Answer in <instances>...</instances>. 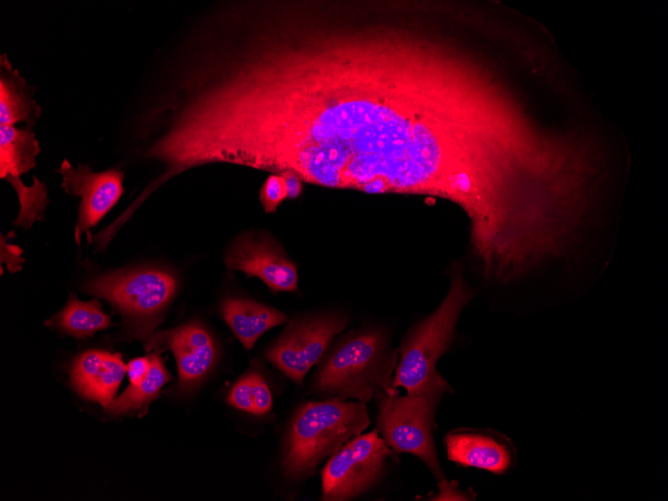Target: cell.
I'll return each mask as SVG.
<instances>
[{
    "label": "cell",
    "mask_w": 668,
    "mask_h": 501,
    "mask_svg": "<svg viewBox=\"0 0 668 501\" xmlns=\"http://www.w3.org/2000/svg\"><path fill=\"white\" fill-rule=\"evenodd\" d=\"M473 297L463 270L455 264L447 295L433 313L417 323L403 338L395 368L393 387L408 395L441 398L451 386L436 370V363L451 346L459 316Z\"/></svg>",
    "instance_id": "6da1fadb"
},
{
    "label": "cell",
    "mask_w": 668,
    "mask_h": 501,
    "mask_svg": "<svg viewBox=\"0 0 668 501\" xmlns=\"http://www.w3.org/2000/svg\"><path fill=\"white\" fill-rule=\"evenodd\" d=\"M364 402L341 398L308 402L295 414L288 430L282 468L286 478L311 476L316 466L369 425Z\"/></svg>",
    "instance_id": "7a4b0ae2"
},
{
    "label": "cell",
    "mask_w": 668,
    "mask_h": 501,
    "mask_svg": "<svg viewBox=\"0 0 668 501\" xmlns=\"http://www.w3.org/2000/svg\"><path fill=\"white\" fill-rule=\"evenodd\" d=\"M398 355L381 330L359 332L341 342L321 364L313 388L336 398L368 402L381 392L398 393L391 377ZM333 397V398H334Z\"/></svg>",
    "instance_id": "3957f363"
},
{
    "label": "cell",
    "mask_w": 668,
    "mask_h": 501,
    "mask_svg": "<svg viewBox=\"0 0 668 501\" xmlns=\"http://www.w3.org/2000/svg\"><path fill=\"white\" fill-rule=\"evenodd\" d=\"M176 289L172 274L154 268L103 274L83 288L110 302L121 313L129 335L136 339H146L153 333Z\"/></svg>",
    "instance_id": "277c9868"
},
{
    "label": "cell",
    "mask_w": 668,
    "mask_h": 501,
    "mask_svg": "<svg viewBox=\"0 0 668 501\" xmlns=\"http://www.w3.org/2000/svg\"><path fill=\"white\" fill-rule=\"evenodd\" d=\"M378 427L396 452L420 458L438 480L444 478L433 440L434 414L440 398L426 395L378 394Z\"/></svg>",
    "instance_id": "5b68a950"
},
{
    "label": "cell",
    "mask_w": 668,
    "mask_h": 501,
    "mask_svg": "<svg viewBox=\"0 0 668 501\" xmlns=\"http://www.w3.org/2000/svg\"><path fill=\"white\" fill-rule=\"evenodd\" d=\"M392 451L378 430L346 442L322 471V500H349L368 490L381 478Z\"/></svg>",
    "instance_id": "8992f818"
},
{
    "label": "cell",
    "mask_w": 668,
    "mask_h": 501,
    "mask_svg": "<svg viewBox=\"0 0 668 501\" xmlns=\"http://www.w3.org/2000/svg\"><path fill=\"white\" fill-rule=\"evenodd\" d=\"M346 325V317L335 312L298 317L288 323L265 356L292 381L301 383Z\"/></svg>",
    "instance_id": "52a82bcc"
},
{
    "label": "cell",
    "mask_w": 668,
    "mask_h": 501,
    "mask_svg": "<svg viewBox=\"0 0 668 501\" xmlns=\"http://www.w3.org/2000/svg\"><path fill=\"white\" fill-rule=\"evenodd\" d=\"M39 153V141L32 127L0 125V177L17 193L20 209L14 225L24 229L44 218L49 202L43 181L34 176L33 184L27 186L21 180L23 174L35 167Z\"/></svg>",
    "instance_id": "ba28073f"
},
{
    "label": "cell",
    "mask_w": 668,
    "mask_h": 501,
    "mask_svg": "<svg viewBox=\"0 0 668 501\" xmlns=\"http://www.w3.org/2000/svg\"><path fill=\"white\" fill-rule=\"evenodd\" d=\"M57 172L66 194L78 197L79 207L75 226V241L80 244L83 233L91 236L90 229L116 205L124 192V171L110 168L93 171L86 164L74 167L68 160L61 162Z\"/></svg>",
    "instance_id": "9c48e42d"
},
{
    "label": "cell",
    "mask_w": 668,
    "mask_h": 501,
    "mask_svg": "<svg viewBox=\"0 0 668 501\" xmlns=\"http://www.w3.org/2000/svg\"><path fill=\"white\" fill-rule=\"evenodd\" d=\"M147 351L170 350L175 356L179 389L189 392L208 375L216 361V346L209 331L199 322L152 333L145 339Z\"/></svg>",
    "instance_id": "30bf717a"
},
{
    "label": "cell",
    "mask_w": 668,
    "mask_h": 501,
    "mask_svg": "<svg viewBox=\"0 0 668 501\" xmlns=\"http://www.w3.org/2000/svg\"><path fill=\"white\" fill-rule=\"evenodd\" d=\"M224 261L229 270L259 278L274 293L298 291L296 265L268 238L238 237Z\"/></svg>",
    "instance_id": "8fae6325"
},
{
    "label": "cell",
    "mask_w": 668,
    "mask_h": 501,
    "mask_svg": "<svg viewBox=\"0 0 668 501\" xmlns=\"http://www.w3.org/2000/svg\"><path fill=\"white\" fill-rule=\"evenodd\" d=\"M444 442L448 459L463 467L502 475L516 459L511 440L490 429H455L445 436Z\"/></svg>",
    "instance_id": "7c38bea8"
},
{
    "label": "cell",
    "mask_w": 668,
    "mask_h": 501,
    "mask_svg": "<svg viewBox=\"0 0 668 501\" xmlns=\"http://www.w3.org/2000/svg\"><path fill=\"white\" fill-rule=\"evenodd\" d=\"M125 373L126 365L120 354L95 349L75 358L70 377L82 397L105 407L114 399Z\"/></svg>",
    "instance_id": "4fadbf2b"
},
{
    "label": "cell",
    "mask_w": 668,
    "mask_h": 501,
    "mask_svg": "<svg viewBox=\"0 0 668 501\" xmlns=\"http://www.w3.org/2000/svg\"><path fill=\"white\" fill-rule=\"evenodd\" d=\"M36 87L30 85L13 67L8 55L0 56V125L25 123L33 127L42 109L33 98Z\"/></svg>",
    "instance_id": "5bb4252c"
},
{
    "label": "cell",
    "mask_w": 668,
    "mask_h": 501,
    "mask_svg": "<svg viewBox=\"0 0 668 501\" xmlns=\"http://www.w3.org/2000/svg\"><path fill=\"white\" fill-rule=\"evenodd\" d=\"M221 316L246 350L269 329L283 324L287 316L280 310L246 298H227Z\"/></svg>",
    "instance_id": "9a60e30c"
},
{
    "label": "cell",
    "mask_w": 668,
    "mask_h": 501,
    "mask_svg": "<svg viewBox=\"0 0 668 501\" xmlns=\"http://www.w3.org/2000/svg\"><path fill=\"white\" fill-rule=\"evenodd\" d=\"M148 356L150 367L144 380L138 386H128L119 397L105 406L104 408L108 413L113 415L128 413L144 415L150 403L159 397L161 388L171 380L160 352L153 350Z\"/></svg>",
    "instance_id": "2e32d148"
},
{
    "label": "cell",
    "mask_w": 668,
    "mask_h": 501,
    "mask_svg": "<svg viewBox=\"0 0 668 501\" xmlns=\"http://www.w3.org/2000/svg\"><path fill=\"white\" fill-rule=\"evenodd\" d=\"M45 324L76 339H82L108 328L112 321L97 300L84 302L71 295L65 307Z\"/></svg>",
    "instance_id": "e0dca14e"
},
{
    "label": "cell",
    "mask_w": 668,
    "mask_h": 501,
    "mask_svg": "<svg viewBox=\"0 0 668 501\" xmlns=\"http://www.w3.org/2000/svg\"><path fill=\"white\" fill-rule=\"evenodd\" d=\"M227 403L254 415H264L271 410L273 400L263 376L250 370L232 386Z\"/></svg>",
    "instance_id": "ac0fdd59"
},
{
    "label": "cell",
    "mask_w": 668,
    "mask_h": 501,
    "mask_svg": "<svg viewBox=\"0 0 668 501\" xmlns=\"http://www.w3.org/2000/svg\"><path fill=\"white\" fill-rule=\"evenodd\" d=\"M287 198V185L284 176L271 174L260 190V201L266 212L276 211L278 205Z\"/></svg>",
    "instance_id": "d6986e66"
},
{
    "label": "cell",
    "mask_w": 668,
    "mask_h": 501,
    "mask_svg": "<svg viewBox=\"0 0 668 501\" xmlns=\"http://www.w3.org/2000/svg\"><path fill=\"white\" fill-rule=\"evenodd\" d=\"M149 367L150 359L148 355L130 360L126 365V373L130 381L129 386H138L146 377Z\"/></svg>",
    "instance_id": "ffe728a7"
},
{
    "label": "cell",
    "mask_w": 668,
    "mask_h": 501,
    "mask_svg": "<svg viewBox=\"0 0 668 501\" xmlns=\"http://www.w3.org/2000/svg\"><path fill=\"white\" fill-rule=\"evenodd\" d=\"M439 493L429 496V500H469L470 495H464L457 488L456 482H448L444 478L438 482Z\"/></svg>",
    "instance_id": "44dd1931"
},
{
    "label": "cell",
    "mask_w": 668,
    "mask_h": 501,
    "mask_svg": "<svg viewBox=\"0 0 668 501\" xmlns=\"http://www.w3.org/2000/svg\"><path fill=\"white\" fill-rule=\"evenodd\" d=\"M282 176H284L287 185V198L297 197L301 192L300 180L291 174H283Z\"/></svg>",
    "instance_id": "7402d4cb"
},
{
    "label": "cell",
    "mask_w": 668,
    "mask_h": 501,
    "mask_svg": "<svg viewBox=\"0 0 668 501\" xmlns=\"http://www.w3.org/2000/svg\"><path fill=\"white\" fill-rule=\"evenodd\" d=\"M93 237H94V236H93ZM93 237H92V242L94 243V241H93ZM94 244H95V243H94ZM95 245H96V244H95ZM96 247H97V245H96ZM97 249H99V250H102V251H103V249H100L99 247H97Z\"/></svg>",
    "instance_id": "603a6c76"
}]
</instances>
